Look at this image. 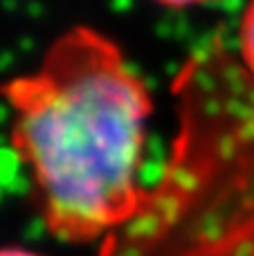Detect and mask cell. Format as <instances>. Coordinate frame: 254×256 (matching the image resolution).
I'll use <instances>...</instances> for the list:
<instances>
[{
    "label": "cell",
    "mask_w": 254,
    "mask_h": 256,
    "mask_svg": "<svg viewBox=\"0 0 254 256\" xmlns=\"http://www.w3.org/2000/svg\"><path fill=\"white\" fill-rule=\"evenodd\" d=\"M0 256H43L34 250L27 248H18V245H12V248H0Z\"/></svg>",
    "instance_id": "cell-4"
},
{
    "label": "cell",
    "mask_w": 254,
    "mask_h": 256,
    "mask_svg": "<svg viewBox=\"0 0 254 256\" xmlns=\"http://www.w3.org/2000/svg\"><path fill=\"white\" fill-rule=\"evenodd\" d=\"M153 2L164 4V7H196V4L214 2V0H153Z\"/></svg>",
    "instance_id": "cell-3"
},
{
    "label": "cell",
    "mask_w": 254,
    "mask_h": 256,
    "mask_svg": "<svg viewBox=\"0 0 254 256\" xmlns=\"http://www.w3.org/2000/svg\"><path fill=\"white\" fill-rule=\"evenodd\" d=\"M236 58L254 81V0H248L236 30Z\"/></svg>",
    "instance_id": "cell-2"
},
{
    "label": "cell",
    "mask_w": 254,
    "mask_h": 256,
    "mask_svg": "<svg viewBox=\"0 0 254 256\" xmlns=\"http://www.w3.org/2000/svg\"><path fill=\"white\" fill-rule=\"evenodd\" d=\"M0 97L9 144L54 238L68 245L115 238L142 216L153 99L110 36L70 27L34 70L0 84Z\"/></svg>",
    "instance_id": "cell-1"
}]
</instances>
